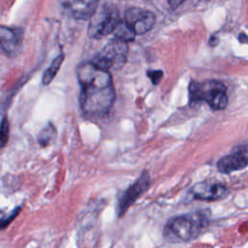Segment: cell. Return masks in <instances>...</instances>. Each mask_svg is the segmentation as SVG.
<instances>
[{"label": "cell", "mask_w": 248, "mask_h": 248, "mask_svg": "<svg viewBox=\"0 0 248 248\" xmlns=\"http://www.w3.org/2000/svg\"><path fill=\"white\" fill-rule=\"evenodd\" d=\"M63 8L68 15L76 19H88L90 18L98 9L99 2L94 0L84 1H68L62 3Z\"/></svg>", "instance_id": "obj_11"}, {"label": "cell", "mask_w": 248, "mask_h": 248, "mask_svg": "<svg viewBox=\"0 0 248 248\" xmlns=\"http://www.w3.org/2000/svg\"><path fill=\"white\" fill-rule=\"evenodd\" d=\"M56 133L55 128L52 124L48 123L39 134L38 136V142L42 146H47L50 144V142L55 139Z\"/></svg>", "instance_id": "obj_14"}, {"label": "cell", "mask_w": 248, "mask_h": 248, "mask_svg": "<svg viewBox=\"0 0 248 248\" xmlns=\"http://www.w3.org/2000/svg\"><path fill=\"white\" fill-rule=\"evenodd\" d=\"M147 77L150 78L151 82L154 85H157L163 77V72L161 70H148L146 72Z\"/></svg>", "instance_id": "obj_16"}, {"label": "cell", "mask_w": 248, "mask_h": 248, "mask_svg": "<svg viewBox=\"0 0 248 248\" xmlns=\"http://www.w3.org/2000/svg\"><path fill=\"white\" fill-rule=\"evenodd\" d=\"M201 103H206L214 110L224 109L228 105L225 84L216 79L202 82L192 80L189 85V104L195 107Z\"/></svg>", "instance_id": "obj_2"}, {"label": "cell", "mask_w": 248, "mask_h": 248, "mask_svg": "<svg viewBox=\"0 0 248 248\" xmlns=\"http://www.w3.org/2000/svg\"><path fill=\"white\" fill-rule=\"evenodd\" d=\"M80 85L79 104L87 116H102L112 107L115 90L109 72L103 71L91 62H83L77 68Z\"/></svg>", "instance_id": "obj_1"}, {"label": "cell", "mask_w": 248, "mask_h": 248, "mask_svg": "<svg viewBox=\"0 0 248 248\" xmlns=\"http://www.w3.org/2000/svg\"><path fill=\"white\" fill-rule=\"evenodd\" d=\"M218 42H219V39H218V37L216 36V35H212L211 37H210V39H209V41H208V43L210 44V46H216L217 44H218Z\"/></svg>", "instance_id": "obj_18"}, {"label": "cell", "mask_w": 248, "mask_h": 248, "mask_svg": "<svg viewBox=\"0 0 248 248\" xmlns=\"http://www.w3.org/2000/svg\"><path fill=\"white\" fill-rule=\"evenodd\" d=\"M63 61H64V54L63 53H60L57 57H55L53 59L50 66L45 71V73L43 75L42 82H43L44 85H48L52 81V79L54 78V77L58 73Z\"/></svg>", "instance_id": "obj_12"}, {"label": "cell", "mask_w": 248, "mask_h": 248, "mask_svg": "<svg viewBox=\"0 0 248 248\" xmlns=\"http://www.w3.org/2000/svg\"><path fill=\"white\" fill-rule=\"evenodd\" d=\"M208 225V217L203 211L176 216L166 227V236L175 241H189L196 238Z\"/></svg>", "instance_id": "obj_3"}, {"label": "cell", "mask_w": 248, "mask_h": 248, "mask_svg": "<svg viewBox=\"0 0 248 248\" xmlns=\"http://www.w3.org/2000/svg\"><path fill=\"white\" fill-rule=\"evenodd\" d=\"M247 148L246 145H242L238 146L231 154L222 157L217 162V169L221 173H231L243 170L247 167Z\"/></svg>", "instance_id": "obj_10"}, {"label": "cell", "mask_w": 248, "mask_h": 248, "mask_svg": "<svg viewBox=\"0 0 248 248\" xmlns=\"http://www.w3.org/2000/svg\"><path fill=\"white\" fill-rule=\"evenodd\" d=\"M128 55V45L116 39H111L92 59L91 63L97 68L109 72L110 69L121 68Z\"/></svg>", "instance_id": "obj_4"}, {"label": "cell", "mask_w": 248, "mask_h": 248, "mask_svg": "<svg viewBox=\"0 0 248 248\" xmlns=\"http://www.w3.org/2000/svg\"><path fill=\"white\" fill-rule=\"evenodd\" d=\"M114 39L123 42V43H128L131 41H134L136 35L135 33L130 29V27L124 22L123 19L120 20V22L117 24L115 29L112 32Z\"/></svg>", "instance_id": "obj_13"}, {"label": "cell", "mask_w": 248, "mask_h": 248, "mask_svg": "<svg viewBox=\"0 0 248 248\" xmlns=\"http://www.w3.org/2000/svg\"><path fill=\"white\" fill-rule=\"evenodd\" d=\"M10 122L7 115H4L0 122V149L3 148L9 140Z\"/></svg>", "instance_id": "obj_15"}, {"label": "cell", "mask_w": 248, "mask_h": 248, "mask_svg": "<svg viewBox=\"0 0 248 248\" xmlns=\"http://www.w3.org/2000/svg\"><path fill=\"white\" fill-rule=\"evenodd\" d=\"M121 18L115 7L104 5L97 9L91 16L88 26V35L93 39H100L113 32Z\"/></svg>", "instance_id": "obj_5"}, {"label": "cell", "mask_w": 248, "mask_h": 248, "mask_svg": "<svg viewBox=\"0 0 248 248\" xmlns=\"http://www.w3.org/2000/svg\"><path fill=\"white\" fill-rule=\"evenodd\" d=\"M19 211H20V207H16V208L13 211V213H12L8 218L1 220V221H0V230H1V229H4L5 227H7V226L16 217V215L19 213Z\"/></svg>", "instance_id": "obj_17"}, {"label": "cell", "mask_w": 248, "mask_h": 248, "mask_svg": "<svg viewBox=\"0 0 248 248\" xmlns=\"http://www.w3.org/2000/svg\"><path fill=\"white\" fill-rule=\"evenodd\" d=\"M191 194L197 200L218 201L227 196L228 188L220 181L204 180L195 184L191 189Z\"/></svg>", "instance_id": "obj_8"}, {"label": "cell", "mask_w": 248, "mask_h": 248, "mask_svg": "<svg viewBox=\"0 0 248 248\" xmlns=\"http://www.w3.org/2000/svg\"><path fill=\"white\" fill-rule=\"evenodd\" d=\"M23 29L0 25V46L9 57H16L22 49Z\"/></svg>", "instance_id": "obj_9"}, {"label": "cell", "mask_w": 248, "mask_h": 248, "mask_svg": "<svg viewBox=\"0 0 248 248\" xmlns=\"http://www.w3.org/2000/svg\"><path fill=\"white\" fill-rule=\"evenodd\" d=\"M0 214H2V212H1V211H0ZM0 221H1V219H0Z\"/></svg>", "instance_id": "obj_19"}, {"label": "cell", "mask_w": 248, "mask_h": 248, "mask_svg": "<svg viewBox=\"0 0 248 248\" xmlns=\"http://www.w3.org/2000/svg\"><path fill=\"white\" fill-rule=\"evenodd\" d=\"M150 185V176L147 170H143L138 179L126 189L119 199L117 213L121 217L128 208L148 189Z\"/></svg>", "instance_id": "obj_7"}, {"label": "cell", "mask_w": 248, "mask_h": 248, "mask_svg": "<svg viewBox=\"0 0 248 248\" xmlns=\"http://www.w3.org/2000/svg\"><path fill=\"white\" fill-rule=\"evenodd\" d=\"M123 20L135 35H143L152 29L156 21V16L149 10L131 7L125 11Z\"/></svg>", "instance_id": "obj_6"}]
</instances>
